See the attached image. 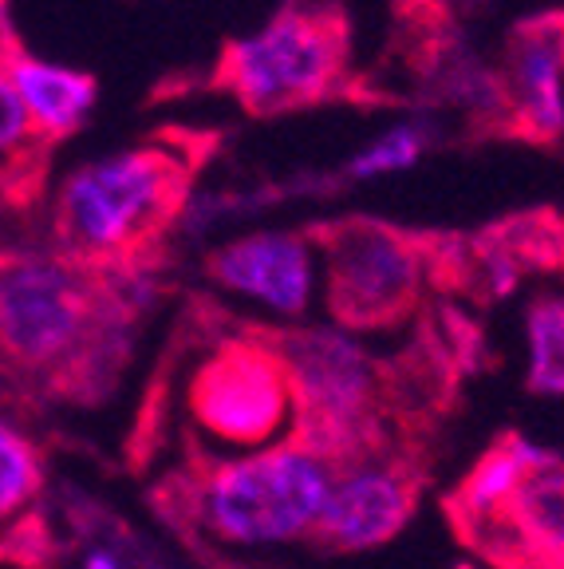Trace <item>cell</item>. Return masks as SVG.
<instances>
[{
  "mask_svg": "<svg viewBox=\"0 0 564 569\" xmlns=\"http://www.w3.org/2000/svg\"><path fill=\"white\" fill-rule=\"evenodd\" d=\"M154 284L103 277L0 233V388L20 403L99 408L134 360Z\"/></svg>",
  "mask_w": 564,
  "mask_h": 569,
  "instance_id": "cell-1",
  "label": "cell"
},
{
  "mask_svg": "<svg viewBox=\"0 0 564 569\" xmlns=\"http://www.w3.org/2000/svg\"><path fill=\"white\" fill-rule=\"evenodd\" d=\"M221 147L218 127L167 123L107 159L83 162L52 194L48 246L103 277L154 284L198 178Z\"/></svg>",
  "mask_w": 564,
  "mask_h": 569,
  "instance_id": "cell-2",
  "label": "cell"
},
{
  "mask_svg": "<svg viewBox=\"0 0 564 569\" xmlns=\"http://www.w3.org/2000/svg\"><path fill=\"white\" fill-rule=\"evenodd\" d=\"M198 91L233 99L261 123L335 103L406 107L387 83L355 68V24L344 0H284L253 36L221 40L205 71L159 83L150 103Z\"/></svg>",
  "mask_w": 564,
  "mask_h": 569,
  "instance_id": "cell-3",
  "label": "cell"
},
{
  "mask_svg": "<svg viewBox=\"0 0 564 569\" xmlns=\"http://www.w3.org/2000/svg\"><path fill=\"white\" fill-rule=\"evenodd\" d=\"M332 482V467L289 436L238 459L198 447L162 479L154 502L182 530L225 546H284L309 538Z\"/></svg>",
  "mask_w": 564,
  "mask_h": 569,
  "instance_id": "cell-4",
  "label": "cell"
},
{
  "mask_svg": "<svg viewBox=\"0 0 564 569\" xmlns=\"http://www.w3.org/2000/svg\"><path fill=\"white\" fill-rule=\"evenodd\" d=\"M324 258V309L344 332L380 337L415 325L431 301L423 226L371 213H340L300 226Z\"/></svg>",
  "mask_w": 564,
  "mask_h": 569,
  "instance_id": "cell-5",
  "label": "cell"
},
{
  "mask_svg": "<svg viewBox=\"0 0 564 569\" xmlns=\"http://www.w3.org/2000/svg\"><path fill=\"white\" fill-rule=\"evenodd\" d=\"M182 408L210 455L269 451L284 443L296 423L289 368L253 320H230L225 337L205 345L185 376Z\"/></svg>",
  "mask_w": 564,
  "mask_h": 569,
  "instance_id": "cell-6",
  "label": "cell"
},
{
  "mask_svg": "<svg viewBox=\"0 0 564 569\" xmlns=\"http://www.w3.org/2000/svg\"><path fill=\"white\" fill-rule=\"evenodd\" d=\"M564 12L541 9L505 32L502 56L485 68V103L470 116V142H517L561 154Z\"/></svg>",
  "mask_w": 564,
  "mask_h": 569,
  "instance_id": "cell-7",
  "label": "cell"
},
{
  "mask_svg": "<svg viewBox=\"0 0 564 569\" xmlns=\"http://www.w3.org/2000/svg\"><path fill=\"white\" fill-rule=\"evenodd\" d=\"M450 533L490 569H564V462L545 451L517 487L474 510H442Z\"/></svg>",
  "mask_w": 564,
  "mask_h": 569,
  "instance_id": "cell-8",
  "label": "cell"
},
{
  "mask_svg": "<svg viewBox=\"0 0 564 569\" xmlns=\"http://www.w3.org/2000/svg\"><path fill=\"white\" fill-rule=\"evenodd\" d=\"M431 467L434 451L426 447H395L383 459L335 475L324 510L304 542L328 558L387 546L415 518L426 482H431Z\"/></svg>",
  "mask_w": 564,
  "mask_h": 569,
  "instance_id": "cell-9",
  "label": "cell"
},
{
  "mask_svg": "<svg viewBox=\"0 0 564 569\" xmlns=\"http://www.w3.org/2000/svg\"><path fill=\"white\" fill-rule=\"evenodd\" d=\"M202 273L218 289L253 297L296 320L312 305V246L304 230L245 233L202 258Z\"/></svg>",
  "mask_w": 564,
  "mask_h": 569,
  "instance_id": "cell-10",
  "label": "cell"
},
{
  "mask_svg": "<svg viewBox=\"0 0 564 569\" xmlns=\"http://www.w3.org/2000/svg\"><path fill=\"white\" fill-rule=\"evenodd\" d=\"M0 68L9 71L12 88H17L28 119V139L36 147L60 154L63 142H71L88 127L99 103V80L91 71L40 60L20 40L17 28L0 36Z\"/></svg>",
  "mask_w": 564,
  "mask_h": 569,
  "instance_id": "cell-11",
  "label": "cell"
},
{
  "mask_svg": "<svg viewBox=\"0 0 564 569\" xmlns=\"http://www.w3.org/2000/svg\"><path fill=\"white\" fill-rule=\"evenodd\" d=\"M482 281V305L510 297L525 277H561L564 222L561 206H530L466 230Z\"/></svg>",
  "mask_w": 564,
  "mask_h": 569,
  "instance_id": "cell-12",
  "label": "cell"
},
{
  "mask_svg": "<svg viewBox=\"0 0 564 569\" xmlns=\"http://www.w3.org/2000/svg\"><path fill=\"white\" fill-rule=\"evenodd\" d=\"M48 479L44 455L24 431L0 419V530L32 510Z\"/></svg>",
  "mask_w": 564,
  "mask_h": 569,
  "instance_id": "cell-13",
  "label": "cell"
},
{
  "mask_svg": "<svg viewBox=\"0 0 564 569\" xmlns=\"http://www.w3.org/2000/svg\"><path fill=\"white\" fill-rule=\"evenodd\" d=\"M530 332V380L533 396H561L564 388V305L561 293H537L525 312Z\"/></svg>",
  "mask_w": 564,
  "mask_h": 569,
  "instance_id": "cell-14",
  "label": "cell"
},
{
  "mask_svg": "<svg viewBox=\"0 0 564 569\" xmlns=\"http://www.w3.org/2000/svg\"><path fill=\"white\" fill-rule=\"evenodd\" d=\"M60 561V542L48 530L40 510H28L17 522H9L0 530V566L17 569H56Z\"/></svg>",
  "mask_w": 564,
  "mask_h": 569,
  "instance_id": "cell-15",
  "label": "cell"
},
{
  "mask_svg": "<svg viewBox=\"0 0 564 569\" xmlns=\"http://www.w3.org/2000/svg\"><path fill=\"white\" fill-rule=\"evenodd\" d=\"M419 154H423V134L403 127V131L387 134L380 147H371V151L352 167V174H383V170H399V167H406V162H415Z\"/></svg>",
  "mask_w": 564,
  "mask_h": 569,
  "instance_id": "cell-16",
  "label": "cell"
},
{
  "mask_svg": "<svg viewBox=\"0 0 564 569\" xmlns=\"http://www.w3.org/2000/svg\"><path fill=\"white\" fill-rule=\"evenodd\" d=\"M24 139H28L24 107H20V96H17V88H12L9 71L0 68V154L17 151Z\"/></svg>",
  "mask_w": 564,
  "mask_h": 569,
  "instance_id": "cell-17",
  "label": "cell"
},
{
  "mask_svg": "<svg viewBox=\"0 0 564 569\" xmlns=\"http://www.w3.org/2000/svg\"><path fill=\"white\" fill-rule=\"evenodd\" d=\"M9 28H17L12 24V0H0V36L9 32Z\"/></svg>",
  "mask_w": 564,
  "mask_h": 569,
  "instance_id": "cell-18",
  "label": "cell"
},
{
  "mask_svg": "<svg viewBox=\"0 0 564 569\" xmlns=\"http://www.w3.org/2000/svg\"><path fill=\"white\" fill-rule=\"evenodd\" d=\"M88 569H119V566L111 558H107V553H95V558L88 561Z\"/></svg>",
  "mask_w": 564,
  "mask_h": 569,
  "instance_id": "cell-19",
  "label": "cell"
},
{
  "mask_svg": "<svg viewBox=\"0 0 564 569\" xmlns=\"http://www.w3.org/2000/svg\"><path fill=\"white\" fill-rule=\"evenodd\" d=\"M462 569H470V566H462Z\"/></svg>",
  "mask_w": 564,
  "mask_h": 569,
  "instance_id": "cell-20",
  "label": "cell"
}]
</instances>
